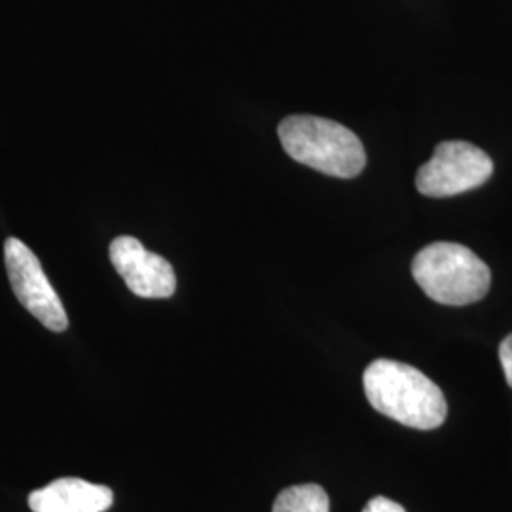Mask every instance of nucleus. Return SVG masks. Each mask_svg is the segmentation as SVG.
Wrapping results in <instances>:
<instances>
[{
	"label": "nucleus",
	"instance_id": "f257e3e1",
	"mask_svg": "<svg viewBox=\"0 0 512 512\" xmlns=\"http://www.w3.org/2000/svg\"><path fill=\"white\" fill-rule=\"evenodd\" d=\"M368 403L380 414L421 431L440 427L448 406L439 385L414 366L378 359L363 376Z\"/></svg>",
	"mask_w": 512,
	"mask_h": 512
},
{
	"label": "nucleus",
	"instance_id": "f03ea898",
	"mask_svg": "<svg viewBox=\"0 0 512 512\" xmlns=\"http://www.w3.org/2000/svg\"><path fill=\"white\" fill-rule=\"evenodd\" d=\"M277 133L285 152L298 164L315 171L338 179H353L365 169L361 139L338 122L294 114L279 124Z\"/></svg>",
	"mask_w": 512,
	"mask_h": 512
},
{
	"label": "nucleus",
	"instance_id": "7ed1b4c3",
	"mask_svg": "<svg viewBox=\"0 0 512 512\" xmlns=\"http://www.w3.org/2000/svg\"><path fill=\"white\" fill-rule=\"evenodd\" d=\"M412 275L423 293L444 306L475 304L492 283L490 268L471 249L448 241L421 249L412 262Z\"/></svg>",
	"mask_w": 512,
	"mask_h": 512
},
{
	"label": "nucleus",
	"instance_id": "20e7f679",
	"mask_svg": "<svg viewBox=\"0 0 512 512\" xmlns=\"http://www.w3.org/2000/svg\"><path fill=\"white\" fill-rule=\"evenodd\" d=\"M492 173L494 162L482 148L465 141H446L421 165L416 186L427 198H450L482 186Z\"/></svg>",
	"mask_w": 512,
	"mask_h": 512
},
{
	"label": "nucleus",
	"instance_id": "39448f33",
	"mask_svg": "<svg viewBox=\"0 0 512 512\" xmlns=\"http://www.w3.org/2000/svg\"><path fill=\"white\" fill-rule=\"evenodd\" d=\"M4 262L19 304L46 329L54 332L67 329V311L44 274L37 255L21 239L8 238L4 243Z\"/></svg>",
	"mask_w": 512,
	"mask_h": 512
},
{
	"label": "nucleus",
	"instance_id": "423d86ee",
	"mask_svg": "<svg viewBox=\"0 0 512 512\" xmlns=\"http://www.w3.org/2000/svg\"><path fill=\"white\" fill-rule=\"evenodd\" d=\"M110 262L122 275L129 291L141 298H169L177 291L173 266L164 256L154 255L139 239L120 236L110 243Z\"/></svg>",
	"mask_w": 512,
	"mask_h": 512
},
{
	"label": "nucleus",
	"instance_id": "0eeeda50",
	"mask_svg": "<svg viewBox=\"0 0 512 512\" xmlns=\"http://www.w3.org/2000/svg\"><path fill=\"white\" fill-rule=\"evenodd\" d=\"M112 501L110 488L82 478H57L29 495L33 512H105Z\"/></svg>",
	"mask_w": 512,
	"mask_h": 512
},
{
	"label": "nucleus",
	"instance_id": "6e6552de",
	"mask_svg": "<svg viewBox=\"0 0 512 512\" xmlns=\"http://www.w3.org/2000/svg\"><path fill=\"white\" fill-rule=\"evenodd\" d=\"M274 512H330L329 495L317 484L291 486L277 495Z\"/></svg>",
	"mask_w": 512,
	"mask_h": 512
},
{
	"label": "nucleus",
	"instance_id": "1a4fd4ad",
	"mask_svg": "<svg viewBox=\"0 0 512 512\" xmlns=\"http://www.w3.org/2000/svg\"><path fill=\"white\" fill-rule=\"evenodd\" d=\"M363 512H406L404 511L403 505H399V503H395V501H391V499H387V497H382V495H378V497H372L368 503H366L365 509Z\"/></svg>",
	"mask_w": 512,
	"mask_h": 512
},
{
	"label": "nucleus",
	"instance_id": "9d476101",
	"mask_svg": "<svg viewBox=\"0 0 512 512\" xmlns=\"http://www.w3.org/2000/svg\"><path fill=\"white\" fill-rule=\"evenodd\" d=\"M499 361L503 366V372H505V378H507V384L512 387V334L507 336L501 346H499Z\"/></svg>",
	"mask_w": 512,
	"mask_h": 512
}]
</instances>
